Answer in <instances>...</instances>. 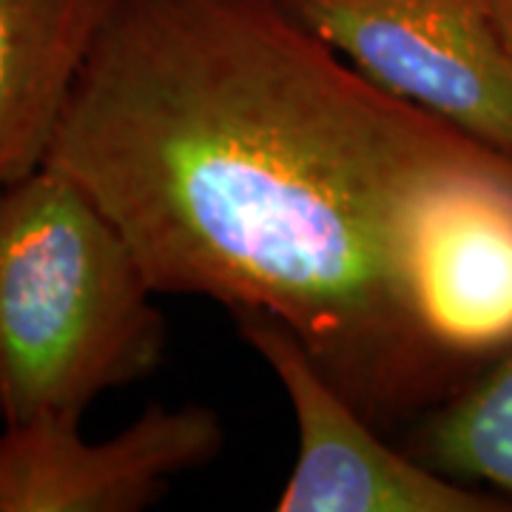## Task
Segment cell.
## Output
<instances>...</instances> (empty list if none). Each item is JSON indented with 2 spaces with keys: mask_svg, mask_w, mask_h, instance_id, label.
<instances>
[{
  "mask_svg": "<svg viewBox=\"0 0 512 512\" xmlns=\"http://www.w3.org/2000/svg\"><path fill=\"white\" fill-rule=\"evenodd\" d=\"M470 143L279 0H111L43 163L106 211L154 291L274 316L390 424L461 384L404 308L390 231Z\"/></svg>",
  "mask_w": 512,
  "mask_h": 512,
  "instance_id": "cell-1",
  "label": "cell"
},
{
  "mask_svg": "<svg viewBox=\"0 0 512 512\" xmlns=\"http://www.w3.org/2000/svg\"><path fill=\"white\" fill-rule=\"evenodd\" d=\"M154 285L106 211L52 165L0 188V424L83 419L163 362Z\"/></svg>",
  "mask_w": 512,
  "mask_h": 512,
  "instance_id": "cell-2",
  "label": "cell"
},
{
  "mask_svg": "<svg viewBox=\"0 0 512 512\" xmlns=\"http://www.w3.org/2000/svg\"><path fill=\"white\" fill-rule=\"evenodd\" d=\"M390 256L424 345L461 382L512 348L510 157L470 143L427 168L396 208Z\"/></svg>",
  "mask_w": 512,
  "mask_h": 512,
  "instance_id": "cell-3",
  "label": "cell"
},
{
  "mask_svg": "<svg viewBox=\"0 0 512 512\" xmlns=\"http://www.w3.org/2000/svg\"><path fill=\"white\" fill-rule=\"evenodd\" d=\"M387 94L512 160V55L484 0H279Z\"/></svg>",
  "mask_w": 512,
  "mask_h": 512,
  "instance_id": "cell-4",
  "label": "cell"
},
{
  "mask_svg": "<svg viewBox=\"0 0 512 512\" xmlns=\"http://www.w3.org/2000/svg\"><path fill=\"white\" fill-rule=\"evenodd\" d=\"M242 339L274 370L296 421V461L279 512H501L476 487L396 450L350 402L288 325L268 313L234 311Z\"/></svg>",
  "mask_w": 512,
  "mask_h": 512,
  "instance_id": "cell-5",
  "label": "cell"
},
{
  "mask_svg": "<svg viewBox=\"0 0 512 512\" xmlns=\"http://www.w3.org/2000/svg\"><path fill=\"white\" fill-rule=\"evenodd\" d=\"M220 416L202 404L148 407L106 441L80 419L0 424V512H137L168 481L220 456Z\"/></svg>",
  "mask_w": 512,
  "mask_h": 512,
  "instance_id": "cell-6",
  "label": "cell"
},
{
  "mask_svg": "<svg viewBox=\"0 0 512 512\" xmlns=\"http://www.w3.org/2000/svg\"><path fill=\"white\" fill-rule=\"evenodd\" d=\"M111 0H0V188L43 165Z\"/></svg>",
  "mask_w": 512,
  "mask_h": 512,
  "instance_id": "cell-7",
  "label": "cell"
},
{
  "mask_svg": "<svg viewBox=\"0 0 512 512\" xmlns=\"http://www.w3.org/2000/svg\"><path fill=\"white\" fill-rule=\"evenodd\" d=\"M407 453L441 476L481 481L512 498V348L433 404Z\"/></svg>",
  "mask_w": 512,
  "mask_h": 512,
  "instance_id": "cell-8",
  "label": "cell"
},
{
  "mask_svg": "<svg viewBox=\"0 0 512 512\" xmlns=\"http://www.w3.org/2000/svg\"><path fill=\"white\" fill-rule=\"evenodd\" d=\"M484 3L490 9V18H493L498 35L512 55V0H484Z\"/></svg>",
  "mask_w": 512,
  "mask_h": 512,
  "instance_id": "cell-9",
  "label": "cell"
}]
</instances>
